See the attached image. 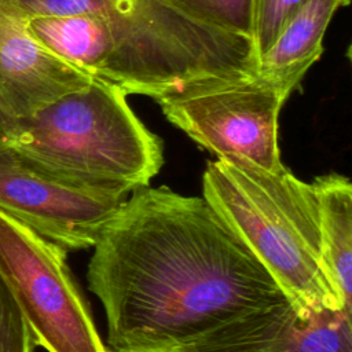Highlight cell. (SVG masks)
<instances>
[{
  "label": "cell",
  "mask_w": 352,
  "mask_h": 352,
  "mask_svg": "<svg viewBox=\"0 0 352 352\" xmlns=\"http://www.w3.org/2000/svg\"><path fill=\"white\" fill-rule=\"evenodd\" d=\"M111 352L176 349L287 298L204 197L139 187L109 220L87 268Z\"/></svg>",
  "instance_id": "1"
},
{
  "label": "cell",
  "mask_w": 352,
  "mask_h": 352,
  "mask_svg": "<svg viewBox=\"0 0 352 352\" xmlns=\"http://www.w3.org/2000/svg\"><path fill=\"white\" fill-rule=\"evenodd\" d=\"M28 29L56 56L126 95L157 98L194 78L257 73L250 38L169 0H106L100 12L29 16Z\"/></svg>",
  "instance_id": "2"
},
{
  "label": "cell",
  "mask_w": 352,
  "mask_h": 352,
  "mask_svg": "<svg viewBox=\"0 0 352 352\" xmlns=\"http://www.w3.org/2000/svg\"><path fill=\"white\" fill-rule=\"evenodd\" d=\"M202 194L290 301L316 311H346L322 264L312 183L287 168L270 170L243 160L217 158L202 175Z\"/></svg>",
  "instance_id": "3"
},
{
  "label": "cell",
  "mask_w": 352,
  "mask_h": 352,
  "mask_svg": "<svg viewBox=\"0 0 352 352\" xmlns=\"http://www.w3.org/2000/svg\"><path fill=\"white\" fill-rule=\"evenodd\" d=\"M125 96L92 78L28 117L0 122V139L60 177L129 194L160 172L164 148Z\"/></svg>",
  "instance_id": "4"
},
{
  "label": "cell",
  "mask_w": 352,
  "mask_h": 352,
  "mask_svg": "<svg viewBox=\"0 0 352 352\" xmlns=\"http://www.w3.org/2000/svg\"><path fill=\"white\" fill-rule=\"evenodd\" d=\"M287 96L253 73L194 78L154 99L173 125L217 158L280 170L286 166L279 155L278 118Z\"/></svg>",
  "instance_id": "5"
},
{
  "label": "cell",
  "mask_w": 352,
  "mask_h": 352,
  "mask_svg": "<svg viewBox=\"0 0 352 352\" xmlns=\"http://www.w3.org/2000/svg\"><path fill=\"white\" fill-rule=\"evenodd\" d=\"M0 272L34 344L47 352H109L66 263V249L0 212Z\"/></svg>",
  "instance_id": "6"
},
{
  "label": "cell",
  "mask_w": 352,
  "mask_h": 352,
  "mask_svg": "<svg viewBox=\"0 0 352 352\" xmlns=\"http://www.w3.org/2000/svg\"><path fill=\"white\" fill-rule=\"evenodd\" d=\"M126 198L60 177L0 139V212L66 250L94 248Z\"/></svg>",
  "instance_id": "7"
},
{
  "label": "cell",
  "mask_w": 352,
  "mask_h": 352,
  "mask_svg": "<svg viewBox=\"0 0 352 352\" xmlns=\"http://www.w3.org/2000/svg\"><path fill=\"white\" fill-rule=\"evenodd\" d=\"M186 352H352V312L311 309L289 298L245 314Z\"/></svg>",
  "instance_id": "8"
},
{
  "label": "cell",
  "mask_w": 352,
  "mask_h": 352,
  "mask_svg": "<svg viewBox=\"0 0 352 352\" xmlns=\"http://www.w3.org/2000/svg\"><path fill=\"white\" fill-rule=\"evenodd\" d=\"M91 80L30 34L15 0H0V122L28 117Z\"/></svg>",
  "instance_id": "9"
},
{
  "label": "cell",
  "mask_w": 352,
  "mask_h": 352,
  "mask_svg": "<svg viewBox=\"0 0 352 352\" xmlns=\"http://www.w3.org/2000/svg\"><path fill=\"white\" fill-rule=\"evenodd\" d=\"M349 0H304L287 18L272 44L257 59V74L287 95L323 51L334 12Z\"/></svg>",
  "instance_id": "10"
},
{
  "label": "cell",
  "mask_w": 352,
  "mask_h": 352,
  "mask_svg": "<svg viewBox=\"0 0 352 352\" xmlns=\"http://www.w3.org/2000/svg\"><path fill=\"white\" fill-rule=\"evenodd\" d=\"M319 208L322 264L342 307L352 312V184L327 173L312 182Z\"/></svg>",
  "instance_id": "11"
},
{
  "label": "cell",
  "mask_w": 352,
  "mask_h": 352,
  "mask_svg": "<svg viewBox=\"0 0 352 352\" xmlns=\"http://www.w3.org/2000/svg\"><path fill=\"white\" fill-rule=\"evenodd\" d=\"M190 15L253 41L256 0H169Z\"/></svg>",
  "instance_id": "12"
},
{
  "label": "cell",
  "mask_w": 352,
  "mask_h": 352,
  "mask_svg": "<svg viewBox=\"0 0 352 352\" xmlns=\"http://www.w3.org/2000/svg\"><path fill=\"white\" fill-rule=\"evenodd\" d=\"M34 346L29 324L0 272V352H33Z\"/></svg>",
  "instance_id": "13"
},
{
  "label": "cell",
  "mask_w": 352,
  "mask_h": 352,
  "mask_svg": "<svg viewBox=\"0 0 352 352\" xmlns=\"http://www.w3.org/2000/svg\"><path fill=\"white\" fill-rule=\"evenodd\" d=\"M304 0H256L253 44L257 59L267 51L287 18Z\"/></svg>",
  "instance_id": "14"
},
{
  "label": "cell",
  "mask_w": 352,
  "mask_h": 352,
  "mask_svg": "<svg viewBox=\"0 0 352 352\" xmlns=\"http://www.w3.org/2000/svg\"><path fill=\"white\" fill-rule=\"evenodd\" d=\"M151 352H186L182 348H176V349H166V351H151Z\"/></svg>",
  "instance_id": "15"
}]
</instances>
